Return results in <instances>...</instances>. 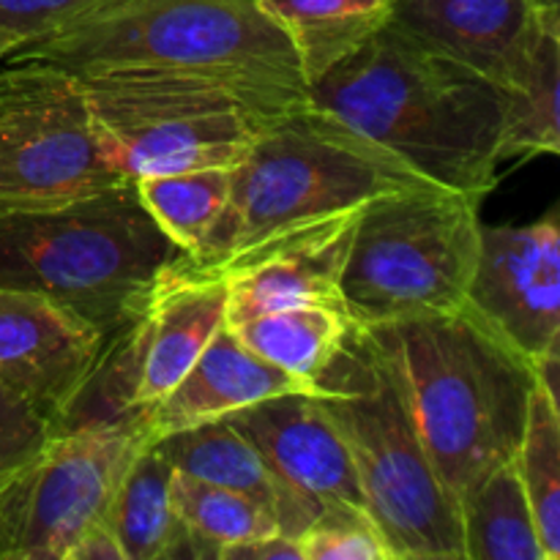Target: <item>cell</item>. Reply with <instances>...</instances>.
I'll list each match as a JSON object with an SVG mask.
<instances>
[{
    "label": "cell",
    "instance_id": "13",
    "mask_svg": "<svg viewBox=\"0 0 560 560\" xmlns=\"http://www.w3.org/2000/svg\"><path fill=\"white\" fill-rule=\"evenodd\" d=\"M244 432L279 479L312 506L366 514L355 465L315 392H288L224 416Z\"/></svg>",
    "mask_w": 560,
    "mask_h": 560
},
{
    "label": "cell",
    "instance_id": "18",
    "mask_svg": "<svg viewBox=\"0 0 560 560\" xmlns=\"http://www.w3.org/2000/svg\"><path fill=\"white\" fill-rule=\"evenodd\" d=\"M153 446L180 474L255 498L277 517L282 534L293 539H301V534L323 514L293 487L284 485L277 470L257 452L255 443L230 421L219 419L173 432L153 441Z\"/></svg>",
    "mask_w": 560,
    "mask_h": 560
},
{
    "label": "cell",
    "instance_id": "21",
    "mask_svg": "<svg viewBox=\"0 0 560 560\" xmlns=\"http://www.w3.org/2000/svg\"><path fill=\"white\" fill-rule=\"evenodd\" d=\"M560 85V22L541 31L528 58L498 91L503 98L501 162L556 156L560 151L558 118Z\"/></svg>",
    "mask_w": 560,
    "mask_h": 560
},
{
    "label": "cell",
    "instance_id": "14",
    "mask_svg": "<svg viewBox=\"0 0 560 560\" xmlns=\"http://www.w3.org/2000/svg\"><path fill=\"white\" fill-rule=\"evenodd\" d=\"M102 350V334L69 310L0 288V383L42 410L52 432Z\"/></svg>",
    "mask_w": 560,
    "mask_h": 560
},
{
    "label": "cell",
    "instance_id": "28",
    "mask_svg": "<svg viewBox=\"0 0 560 560\" xmlns=\"http://www.w3.org/2000/svg\"><path fill=\"white\" fill-rule=\"evenodd\" d=\"M107 0H0V55H11L91 14Z\"/></svg>",
    "mask_w": 560,
    "mask_h": 560
},
{
    "label": "cell",
    "instance_id": "2",
    "mask_svg": "<svg viewBox=\"0 0 560 560\" xmlns=\"http://www.w3.org/2000/svg\"><path fill=\"white\" fill-rule=\"evenodd\" d=\"M3 60H33L71 74L200 77L271 118L306 104L310 91L299 55L257 0H107Z\"/></svg>",
    "mask_w": 560,
    "mask_h": 560
},
{
    "label": "cell",
    "instance_id": "12",
    "mask_svg": "<svg viewBox=\"0 0 560 560\" xmlns=\"http://www.w3.org/2000/svg\"><path fill=\"white\" fill-rule=\"evenodd\" d=\"M359 208L271 235L219 266H200L228 282V326L293 306L342 304L345 257L353 238ZM189 260V257H186ZM191 262V260H189ZM197 266V262H195Z\"/></svg>",
    "mask_w": 560,
    "mask_h": 560
},
{
    "label": "cell",
    "instance_id": "20",
    "mask_svg": "<svg viewBox=\"0 0 560 560\" xmlns=\"http://www.w3.org/2000/svg\"><path fill=\"white\" fill-rule=\"evenodd\" d=\"M288 36L306 85L375 36L392 20L394 0H257Z\"/></svg>",
    "mask_w": 560,
    "mask_h": 560
},
{
    "label": "cell",
    "instance_id": "8",
    "mask_svg": "<svg viewBox=\"0 0 560 560\" xmlns=\"http://www.w3.org/2000/svg\"><path fill=\"white\" fill-rule=\"evenodd\" d=\"M74 77H80L115 164L129 180L235 167L273 120L228 88L200 77L167 71Z\"/></svg>",
    "mask_w": 560,
    "mask_h": 560
},
{
    "label": "cell",
    "instance_id": "23",
    "mask_svg": "<svg viewBox=\"0 0 560 560\" xmlns=\"http://www.w3.org/2000/svg\"><path fill=\"white\" fill-rule=\"evenodd\" d=\"M142 206L180 255L206 260L233 195V167H202L137 178Z\"/></svg>",
    "mask_w": 560,
    "mask_h": 560
},
{
    "label": "cell",
    "instance_id": "4",
    "mask_svg": "<svg viewBox=\"0 0 560 560\" xmlns=\"http://www.w3.org/2000/svg\"><path fill=\"white\" fill-rule=\"evenodd\" d=\"M180 255L135 180L42 211L0 213V288L25 290L113 339Z\"/></svg>",
    "mask_w": 560,
    "mask_h": 560
},
{
    "label": "cell",
    "instance_id": "31",
    "mask_svg": "<svg viewBox=\"0 0 560 560\" xmlns=\"http://www.w3.org/2000/svg\"><path fill=\"white\" fill-rule=\"evenodd\" d=\"M69 560H124V550H120L109 523H102L77 541L74 550L69 552Z\"/></svg>",
    "mask_w": 560,
    "mask_h": 560
},
{
    "label": "cell",
    "instance_id": "5",
    "mask_svg": "<svg viewBox=\"0 0 560 560\" xmlns=\"http://www.w3.org/2000/svg\"><path fill=\"white\" fill-rule=\"evenodd\" d=\"M402 359L424 446L457 503L523 438L534 366L492 337L468 310L386 326Z\"/></svg>",
    "mask_w": 560,
    "mask_h": 560
},
{
    "label": "cell",
    "instance_id": "16",
    "mask_svg": "<svg viewBox=\"0 0 560 560\" xmlns=\"http://www.w3.org/2000/svg\"><path fill=\"white\" fill-rule=\"evenodd\" d=\"M388 22L501 88L560 9L558 0H394Z\"/></svg>",
    "mask_w": 560,
    "mask_h": 560
},
{
    "label": "cell",
    "instance_id": "27",
    "mask_svg": "<svg viewBox=\"0 0 560 560\" xmlns=\"http://www.w3.org/2000/svg\"><path fill=\"white\" fill-rule=\"evenodd\" d=\"M299 541L304 560H394L366 514H320Z\"/></svg>",
    "mask_w": 560,
    "mask_h": 560
},
{
    "label": "cell",
    "instance_id": "25",
    "mask_svg": "<svg viewBox=\"0 0 560 560\" xmlns=\"http://www.w3.org/2000/svg\"><path fill=\"white\" fill-rule=\"evenodd\" d=\"M170 498L189 530L195 558L219 560L224 547L282 534L277 517L244 492L195 479L173 468Z\"/></svg>",
    "mask_w": 560,
    "mask_h": 560
},
{
    "label": "cell",
    "instance_id": "15",
    "mask_svg": "<svg viewBox=\"0 0 560 560\" xmlns=\"http://www.w3.org/2000/svg\"><path fill=\"white\" fill-rule=\"evenodd\" d=\"M228 320V282L175 257L153 284L135 320L137 394L135 405L145 419L175 383L189 372L213 334Z\"/></svg>",
    "mask_w": 560,
    "mask_h": 560
},
{
    "label": "cell",
    "instance_id": "10",
    "mask_svg": "<svg viewBox=\"0 0 560 560\" xmlns=\"http://www.w3.org/2000/svg\"><path fill=\"white\" fill-rule=\"evenodd\" d=\"M145 424L55 432L36 459L0 487V560H69L77 541L107 523Z\"/></svg>",
    "mask_w": 560,
    "mask_h": 560
},
{
    "label": "cell",
    "instance_id": "24",
    "mask_svg": "<svg viewBox=\"0 0 560 560\" xmlns=\"http://www.w3.org/2000/svg\"><path fill=\"white\" fill-rule=\"evenodd\" d=\"M465 560H547L517 463L498 465L459 503Z\"/></svg>",
    "mask_w": 560,
    "mask_h": 560
},
{
    "label": "cell",
    "instance_id": "11",
    "mask_svg": "<svg viewBox=\"0 0 560 560\" xmlns=\"http://www.w3.org/2000/svg\"><path fill=\"white\" fill-rule=\"evenodd\" d=\"M465 310L530 366L560 339V213L481 224Z\"/></svg>",
    "mask_w": 560,
    "mask_h": 560
},
{
    "label": "cell",
    "instance_id": "7",
    "mask_svg": "<svg viewBox=\"0 0 560 560\" xmlns=\"http://www.w3.org/2000/svg\"><path fill=\"white\" fill-rule=\"evenodd\" d=\"M479 206L438 184L366 200L339 279L350 320L375 328L463 310L479 255Z\"/></svg>",
    "mask_w": 560,
    "mask_h": 560
},
{
    "label": "cell",
    "instance_id": "22",
    "mask_svg": "<svg viewBox=\"0 0 560 560\" xmlns=\"http://www.w3.org/2000/svg\"><path fill=\"white\" fill-rule=\"evenodd\" d=\"M230 328L252 353L315 386L342 350L353 320L339 306H293L262 312Z\"/></svg>",
    "mask_w": 560,
    "mask_h": 560
},
{
    "label": "cell",
    "instance_id": "29",
    "mask_svg": "<svg viewBox=\"0 0 560 560\" xmlns=\"http://www.w3.org/2000/svg\"><path fill=\"white\" fill-rule=\"evenodd\" d=\"M52 438V424L25 397L0 383V487L20 474Z\"/></svg>",
    "mask_w": 560,
    "mask_h": 560
},
{
    "label": "cell",
    "instance_id": "1",
    "mask_svg": "<svg viewBox=\"0 0 560 560\" xmlns=\"http://www.w3.org/2000/svg\"><path fill=\"white\" fill-rule=\"evenodd\" d=\"M306 102L392 151L430 184L476 200L498 186V85L392 22L312 82Z\"/></svg>",
    "mask_w": 560,
    "mask_h": 560
},
{
    "label": "cell",
    "instance_id": "26",
    "mask_svg": "<svg viewBox=\"0 0 560 560\" xmlns=\"http://www.w3.org/2000/svg\"><path fill=\"white\" fill-rule=\"evenodd\" d=\"M514 463L547 560H560V402L539 383L530 392Z\"/></svg>",
    "mask_w": 560,
    "mask_h": 560
},
{
    "label": "cell",
    "instance_id": "17",
    "mask_svg": "<svg viewBox=\"0 0 560 560\" xmlns=\"http://www.w3.org/2000/svg\"><path fill=\"white\" fill-rule=\"evenodd\" d=\"M288 392H315V386L252 353L224 323L173 392L145 416L148 438L153 443Z\"/></svg>",
    "mask_w": 560,
    "mask_h": 560
},
{
    "label": "cell",
    "instance_id": "19",
    "mask_svg": "<svg viewBox=\"0 0 560 560\" xmlns=\"http://www.w3.org/2000/svg\"><path fill=\"white\" fill-rule=\"evenodd\" d=\"M170 479L173 465L153 443L131 459L107 514L124 560L195 558L189 530L170 498Z\"/></svg>",
    "mask_w": 560,
    "mask_h": 560
},
{
    "label": "cell",
    "instance_id": "6",
    "mask_svg": "<svg viewBox=\"0 0 560 560\" xmlns=\"http://www.w3.org/2000/svg\"><path fill=\"white\" fill-rule=\"evenodd\" d=\"M430 184L315 104L273 118L233 167V195L213 249L197 266L228 257L301 224L364 206L383 191ZM186 257V255H184Z\"/></svg>",
    "mask_w": 560,
    "mask_h": 560
},
{
    "label": "cell",
    "instance_id": "3",
    "mask_svg": "<svg viewBox=\"0 0 560 560\" xmlns=\"http://www.w3.org/2000/svg\"><path fill=\"white\" fill-rule=\"evenodd\" d=\"M355 465L366 517L394 560H465L463 517L424 446L402 359L386 326L350 328L315 381Z\"/></svg>",
    "mask_w": 560,
    "mask_h": 560
},
{
    "label": "cell",
    "instance_id": "9",
    "mask_svg": "<svg viewBox=\"0 0 560 560\" xmlns=\"http://www.w3.org/2000/svg\"><path fill=\"white\" fill-rule=\"evenodd\" d=\"M126 180L80 77L0 60V213L58 208Z\"/></svg>",
    "mask_w": 560,
    "mask_h": 560
},
{
    "label": "cell",
    "instance_id": "30",
    "mask_svg": "<svg viewBox=\"0 0 560 560\" xmlns=\"http://www.w3.org/2000/svg\"><path fill=\"white\" fill-rule=\"evenodd\" d=\"M219 560H304L301 541L288 534H273L266 539L241 541V545L224 547Z\"/></svg>",
    "mask_w": 560,
    "mask_h": 560
},
{
    "label": "cell",
    "instance_id": "32",
    "mask_svg": "<svg viewBox=\"0 0 560 560\" xmlns=\"http://www.w3.org/2000/svg\"><path fill=\"white\" fill-rule=\"evenodd\" d=\"M0 60H3V55H0Z\"/></svg>",
    "mask_w": 560,
    "mask_h": 560
}]
</instances>
